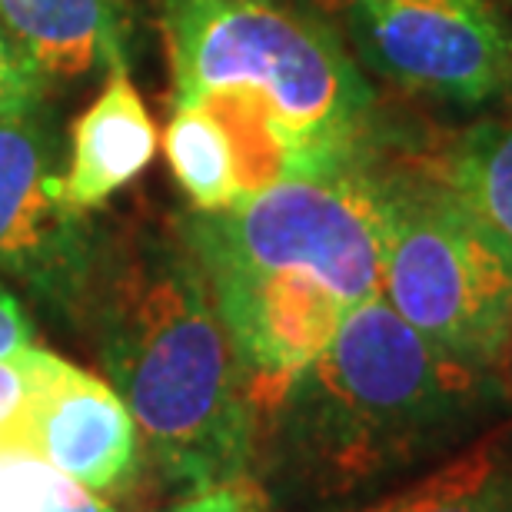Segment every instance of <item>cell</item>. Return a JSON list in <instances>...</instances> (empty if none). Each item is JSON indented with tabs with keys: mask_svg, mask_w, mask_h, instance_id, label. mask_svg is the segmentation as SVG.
<instances>
[{
	"mask_svg": "<svg viewBox=\"0 0 512 512\" xmlns=\"http://www.w3.org/2000/svg\"><path fill=\"white\" fill-rule=\"evenodd\" d=\"M509 416L503 370L446 353L373 296L260 413L253 463L270 503L346 512L446 463Z\"/></svg>",
	"mask_w": 512,
	"mask_h": 512,
	"instance_id": "obj_1",
	"label": "cell"
},
{
	"mask_svg": "<svg viewBox=\"0 0 512 512\" xmlns=\"http://www.w3.org/2000/svg\"><path fill=\"white\" fill-rule=\"evenodd\" d=\"M74 320L167 489L200 493L250 476L253 389L177 227L104 233Z\"/></svg>",
	"mask_w": 512,
	"mask_h": 512,
	"instance_id": "obj_2",
	"label": "cell"
},
{
	"mask_svg": "<svg viewBox=\"0 0 512 512\" xmlns=\"http://www.w3.org/2000/svg\"><path fill=\"white\" fill-rule=\"evenodd\" d=\"M160 30L173 104L227 130L243 200L370 160L376 94L326 20L256 0H160Z\"/></svg>",
	"mask_w": 512,
	"mask_h": 512,
	"instance_id": "obj_3",
	"label": "cell"
},
{
	"mask_svg": "<svg viewBox=\"0 0 512 512\" xmlns=\"http://www.w3.org/2000/svg\"><path fill=\"white\" fill-rule=\"evenodd\" d=\"M383 197V300L446 353L503 370L512 340V253L436 173H383Z\"/></svg>",
	"mask_w": 512,
	"mask_h": 512,
	"instance_id": "obj_4",
	"label": "cell"
},
{
	"mask_svg": "<svg viewBox=\"0 0 512 512\" xmlns=\"http://www.w3.org/2000/svg\"><path fill=\"white\" fill-rule=\"evenodd\" d=\"M200 266L306 273L350 306L383 296L386 197L373 163L293 177L230 210L173 223Z\"/></svg>",
	"mask_w": 512,
	"mask_h": 512,
	"instance_id": "obj_5",
	"label": "cell"
},
{
	"mask_svg": "<svg viewBox=\"0 0 512 512\" xmlns=\"http://www.w3.org/2000/svg\"><path fill=\"white\" fill-rule=\"evenodd\" d=\"M60 170L47 100L0 110V273L60 316H74L104 230L64 203Z\"/></svg>",
	"mask_w": 512,
	"mask_h": 512,
	"instance_id": "obj_6",
	"label": "cell"
},
{
	"mask_svg": "<svg viewBox=\"0 0 512 512\" xmlns=\"http://www.w3.org/2000/svg\"><path fill=\"white\" fill-rule=\"evenodd\" d=\"M370 70L416 94L483 104L512 84V30L493 0H346Z\"/></svg>",
	"mask_w": 512,
	"mask_h": 512,
	"instance_id": "obj_7",
	"label": "cell"
},
{
	"mask_svg": "<svg viewBox=\"0 0 512 512\" xmlns=\"http://www.w3.org/2000/svg\"><path fill=\"white\" fill-rule=\"evenodd\" d=\"M200 273L250 380L256 413L333 343L350 313L340 296L306 273L247 266H200Z\"/></svg>",
	"mask_w": 512,
	"mask_h": 512,
	"instance_id": "obj_8",
	"label": "cell"
},
{
	"mask_svg": "<svg viewBox=\"0 0 512 512\" xmlns=\"http://www.w3.org/2000/svg\"><path fill=\"white\" fill-rule=\"evenodd\" d=\"M24 446L94 496L137 483L143 443L137 419L110 383L57 360L30 416Z\"/></svg>",
	"mask_w": 512,
	"mask_h": 512,
	"instance_id": "obj_9",
	"label": "cell"
},
{
	"mask_svg": "<svg viewBox=\"0 0 512 512\" xmlns=\"http://www.w3.org/2000/svg\"><path fill=\"white\" fill-rule=\"evenodd\" d=\"M153 157L157 124L133 87L127 60H120L107 70V84L70 130V150L60 170L64 203L77 213L100 210L130 187Z\"/></svg>",
	"mask_w": 512,
	"mask_h": 512,
	"instance_id": "obj_10",
	"label": "cell"
},
{
	"mask_svg": "<svg viewBox=\"0 0 512 512\" xmlns=\"http://www.w3.org/2000/svg\"><path fill=\"white\" fill-rule=\"evenodd\" d=\"M0 27L47 80H77L127 60L124 0H0Z\"/></svg>",
	"mask_w": 512,
	"mask_h": 512,
	"instance_id": "obj_11",
	"label": "cell"
},
{
	"mask_svg": "<svg viewBox=\"0 0 512 512\" xmlns=\"http://www.w3.org/2000/svg\"><path fill=\"white\" fill-rule=\"evenodd\" d=\"M363 512H512V426L489 429Z\"/></svg>",
	"mask_w": 512,
	"mask_h": 512,
	"instance_id": "obj_12",
	"label": "cell"
},
{
	"mask_svg": "<svg viewBox=\"0 0 512 512\" xmlns=\"http://www.w3.org/2000/svg\"><path fill=\"white\" fill-rule=\"evenodd\" d=\"M436 177L512 253V120L469 127L449 147Z\"/></svg>",
	"mask_w": 512,
	"mask_h": 512,
	"instance_id": "obj_13",
	"label": "cell"
},
{
	"mask_svg": "<svg viewBox=\"0 0 512 512\" xmlns=\"http://www.w3.org/2000/svg\"><path fill=\"white\" fill-rule=\"evenodd\" d=\"M163 153H167V163L190 210L217 213L243 203L237 150H233L227 130L203 107H170L167 130H163Z\"/></svg>",
	"mask_w": 512,
	"mask_h": 512,
	"instance_id": "obj_14",
	"label": "cell"
},
{
	"mask_svg": "<svg viewBox=\"0 0 512 512\" xmlns=\"http://www.w3.org/2000/svg\"><path fill=\"white\" fill-rule=\"evenodd\" d=\"M60 356L27 346L0 360V449L24 446L30 416Z\"/></svg>",
	"mask_w": 512,
	"mask_h": 512,
	"instance_id": "obj_15",
	"label": "cell"
},
{
	"mask_svg": "<svg viewBox=\"0 0 512 512\" xmlns=\"http://www.w3.org/2000/svg\"><path fill=\"white\" fill-rule=\"evenodd\" d=\"M50 80L0 27V110L34 107L47 100Z\"/></svg>",
	"mask_w": 512,
	"mask_h": 512,
	"instance_id": "obj_16",
	"label": "cell"
},
{
	"mask_svg": "<svg viewBox=\"0 0 512 512\" xmlns=\"http://www.w3.org/2000/svg\"><path fill=\"white\" fill-rule=\"evenodd\" d=\"M160 512H276L270 496L253 476H240L233 483H220L200 493H187L180 503H173Z\"/></svg>",
	"mask_w": 512,
	"mask_h": 512,
	"instance_id": "obj_17",
	"label": "cell"
},
{
	"mask_svg": "<svg viewBox=\"0 0 512 512\" xmlns=\"http://www.w3.org/2000/svg\"><path fill=\"white\" fill-rule=\"evenodd\" d=\"M34 346V323L17 303V296L0 283V360Z\"/></svg>",
	"mask_w": 512,
	"mask_h": 512,
	"instance_id": "obj_18",
	"label": "cell"
},
{
	"mask_svg": "<svg viewBox=\"0 0 512 512\" xmlns=\"http://www.w3.org/2000/svg\"><path fill=\"white\" fill-rule=\"evenodd\" d=\"M37 512H117V509L104 503V496L87 493V489L77 486L74 479H64V486H60Z\"/></svg>",
	"mask_w": 512,
	"mask_h": 512,
	"instance_id": "obj_19",
	"label": "cell"
},
{
	"mask_svg": "<svg viewBox=\"0 0 512 512\" xmlns=\"http://www.w3.org/2000/svg\"><path fill=\"white\" fill-rule=\"evenodd\" d=\"M503 376H506V383L512 389V340H509V353H506V363H503Z\"/></svg>",
	"mask_w": 512,
	"mask_h": 512,
	"instance_id": "obj_20",
	"label": "cell"
},
{
	"mask_svg": "<svg viewBox=\"0 0 512 512\" xmlns=\"http://www.w3.org/2000/svg\"><path fill=\"white\" fill-rule=\"evenodd\" d=\"M256 4H286V0H256Z\"/></svg>",
	"mask_w": 512,
	"mask_h": 512,
	"instance_id": "obj_21",
	"label": "cell"
}]
</instances>
